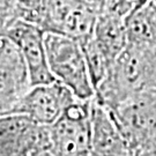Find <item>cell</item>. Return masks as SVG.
I'll return each instance as SVG.
<instances>
[{"label": "cell", "mask_w": 156, "mask_h": 156, "mask_svg": "<svg viewBox=\"0 0 156 156\" xmlns=\"http://www.w3.org/2000/svg\"><path fill=\"white\" fill-rule=\"evenodd\" d=\"M156 91V38L127 43L102 83L95 100L111 110L128 97Z\"/></svg>", "instance_id": "6da1fadb"}, {"label": "cell", "mask_w": 156, "mask_h": 156, "mask_svg": "<svg viewBox=\"0 0 156 156\" xmlns=\"http://www.w3.org/2000/svg\"><path fill=\"white\" fill-rule=\"evenodd\" d=\"M45 52L51 74L80 100H91L95 89L80 41L45 31Z\"/></svg>", "instance_id": "7a4b0ae2"}, {"label": "cell", "mask_w": 156, "mask_h": 156, "mask_svg": "<svg viewBox=\"0 0 156 156\" xmlns=\"http://www.w3.org/2000/svg\"><path fill=\"white\" fill-rule=\"evenodd\" d=\"M109 112L135 156L156 142V91L128 97Z\"/></svg>", "instance_id": "3957f363"}, {"label": "cell", "mask_w": 156, "mask_h": 156, "mask_svg": "<svg viewBox=\"0 0 156 156\" xmlns=\"http://www.w3.org/2000/svg\"><path fill=\"white\" fill-rule=\"evenodd\" d=\"M91 100H76L50 125L52 145L59 156H88Z\"/></svg>", "instance_id": "277c9868"}, {"label": "cell", "mask_w": 156, "mask_h": 156, "mask_svg": "<svg viewBox=\"0 0 156 156\" xmlns=\"http://www.w3.org/2000/svg\"><path fill=\"white\" fill-rule=\"evenodd\" d=\"M98 9L83 0H45L42 28L79 41L93 34Z\"/></svg>", "instance_id": "5b68a950"}, {"label": "cell", "mask_w": 156, "mask_h": 156, "mask_svg": "<svg viewBox=\"0 0 156 156\" xmlns=\"http://www.w3.org/2000/svg\"><path fill=\"white\" fill-rule=\"evenodd\" d=\"M0 35L8 37L19 48L28 68L31 86L56 81L48 65L44 43L45 31L39 26L15 19L6 26Z\"/></svg>", "instance_id": "8992f818"}, {"label": "cell", "mask_w": 156, "mask_h": 156, "mask_svg": "<svg viewBox=\"0 0 156 156\" xmlns=\"http://www.w3.org/2000/svg\"><path fill=\"white\" fill-rule=\"evenodd\" d=\"M30 88L28 68L19 48L0 35V117L13 113Z\"/></svg>", "instance_id": "52a82bcc"}, {"label": "cell", "mask_w": 156, "mask_h": 156, "mask_svg": "<svg viewBox=\"0 0 156 156\" xmlns=\"http://www.w3.org/2000/svg\"><path fill=\"white\" fill-rule=\"evenodd\" d=\"M78 97L58 81L35 84L19 102L13 113H21L34 123L50 126Z\"/></svg>", "instance_id": "ba28073f"}, {"label": "cell", "mask_w": 156, "mask_h": 156, "mask_svg": "<svg viewBox=\"0 0 156 156\" xmlns=\"http://www.w3.org/2000/svg\"><path fill=\"white\" fill-rule=\"evenodd\" d=\"M88 156H135L111 113L93 98L90 109V147Z\"/></svg>", "instance_id": "9c48e42d"}, {"label": "cell", "mask_w": 156, "mask_h": 156, "mask_svg": "<svg viewBox=\"0 0 156 156\" xmlns=\"http://www.w3.org/2000/svg\"><path fill=\"white\" fill-rule=\"evenodd\" d=\"M91 36L112 65L127 45L126 19L98 12Z\"/></svg>", "instance_id": "30bf717a"}, {"label": "cell", "mask_w": 156, "mask_h": 156, "mask_svg": "<svg viewBox=\"0 0 156 156\" xmlns=\"http://www.w3.org/2000/svg\"><path fill=\"white\" fill-rule=\"evenodd\" d=\"M35 124L21 113H9L0 117V156L16 155Z\"/></svg>", "instance_id": "8fae6325"}, {"label": "cell", "mask_w": 156, "mask_h": 156, "mask_svg": "<svg viewBox=\"0 0 156 156\" xmlns=\"http://www.w3.org/2000/svg\"><path fill=\"white\" fill-rule=\"evenodd\" d=\"M80 43L83 50L86 62H87L91 83H93L94 89L96 90L97 87L102 83V81L105 79L112 65L108 62V59L102 53V51L97 46L91 35L81 39Z\"/></svg>", "instance_id": "7c38bea8"}, {"label": "cell", "mask_w": 156, "mask_h": 156, "mask_svg": "<svg viewBox=\"0 0 156 156\" xmlns=\"http://www.w3.org/2000/svg\"><path fill=\"white\" fill-rule=\"evenodd\" d=\"M15 156H59L52 145L50 127L35 124L21 151Z\"/></svg>", "instance_id": "4fadbf2b"}, {"label": "cell", "mask_w": 156, "mask_h": 156, "mask_svg": "<svg viewBox=\"0 0 156 156\" xmlns=\"http://www.w3.org/2000/svg\"><path fill=\"white\" fill-rule=\"evenodd\" d=\"M11 2L16 19L35 23L42 28L45 0H11Z\"/></svg>", "instance_id": "5bb4252c"}, {"label": "cell", "mask_w": 156, "mask_h": 156, "mask_svg": "<svg viewBox=\"0 0 156 156\" xmlns=\"http://www.w3.org/2000/svg\"><path fill=\"white\" fill-rule=\"evenodd\" d=\"M138 8V0H104L100 12L127 19Z\"/></svg>", "instance_id": "9a60e30c"}, {"label": "cell", "mask_w": 156, "mask_h": 156, "mask_svg": "<svg viewBox=\"0 0 156 156\" xmlns=\"http://www.w3.org/2000/svg\"><path fill=\"white\" fill-rule=\"evenodd\" d=\"M136 156H156V142L140 151Z\"/></svg>", "instance_id": "2e32d148"}, {"label": "cell", "mask_w": 156, "mask_h": 156, "mask_svg": "<svg viewBox=\"0 0 156 156\" xmlns=\"http://www.w3.org/2000/svg\"><path fill=\"white\" fill-rule=\"evenodd\" d=\"M83 1L88 2L89 5L94 6L95 8H97V9H98V12H100L101 6H102V4H103V1H104V0H83Z\"/></svg>", "instance_id": "e0dca14e"}, {"label": "cell", "mask_w": 156, "mask_h": 156, "mask_svg": "<svg viewBox=\"0 0 156 156\" xmlns=\"http://www.w3.org/2000/svg\"><path fill=\"white\" fill-rule=\"evenodd\" d=\"M147 1H148V0H138V8L141 7L142 5H145ZM138 8H136V9H138Z\"/></svg>", "instance_id": "ac0fdd59"}]
</instances>
